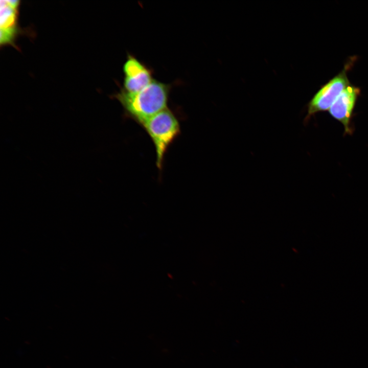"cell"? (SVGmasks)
Wrapping results in <instances>:
<instances>
[{
    "instance_id": "7a4b0ae2",
    "label": "cell",
    "mask_w": 368,
    "mask_h": 368,
    "mask_svg": "<svg viewBox=\"0 0 368 368\" xmlns=\"http://www.w3.org/2000/svg\"><path fill=\"white\" fill-rule=\"evenodd\" d=\"M141 126L152 141L156 152V165L161 170L168 148L180 133L179 121L167 108L150 117Z\"/></svg>"
},
{
    "instance_id": "277c9868",
    "label": "cell",
    "mask_w": 368,
    "mask_h": 368,
    "mask_svg": "<svg viewBox=\"0 0 368 368\" xmlns=\"http://www.w3.org/2000/svg\"><path fill=\"white\" fill-rule=\"evenodd\" d=\"M360 94V89L349 85L336 99L329 109L331 116L341 123L345 133L351 134L353 131L351 121L354 109Z\"/></svg>"
},
{
    "instance_id": "3957f363",
    "label": "cell",
    "mask_w": 368,
    "mask_h": 368,
    "mask_svg": "<svg viewBox=\"0 0 368 368\" xmlns=\"http://www.w3.org/2000/svg\"><path fill=\"white\" fill-rule=\"evenodd\" d=\"M350 65L347 63L341 72L321 86L314 94L307 104L305 123L316 113L329 110L338 97L350 84L347 73Z\"/></svg>"
},
{
    "instance_id": "52a82bcc",
    "label": "cell",
    "mask_w": 368,
    "mask_h": 368,
    "mask_svg": "<svg viewBox=\"0 0 368 368\" xmlns=\"http://www.w3.org/2000/svg\"><path fill=\"white\" fill-rule=\"evenodd\" d=\"M147 68V67L136 58L128 54L123 66L124 77L133 76L144 71Z\"/></svg>"
},
{
    "instance_id": "8992f818",
    "label": "cell",
    "mask_w": 368,
    "mask_h": 368,
    "mask_svg": "<svg viewBox=\"0 0 368 368\" xmlns=\"http://www.w3.org/2000/svg\"><path fill=\"white\" fill-rule=\"evenodd\" d=\"M153 80L151 70L147 68L134 76L124 77L123 89L129 93H137L148 85Z\"/></svg>"
},
{
    "instance_id": "5b68a950",
    "label": "cell",
    "mask_w": 368,
    "mask_h": 368,
    "mask_svg": "<svg viewBox=\"0 0 368 368\" xmlns=\"http://www.w3.org/2000/svg\"><path fill=\"white\" fill-rule=\"evenodd\" d=\"M19 1H1V32L19 35L22 31L18 24Z\"/></svg>"
},
{
    "instance_id": "6da1fadb",
    "label": "cell",
    "mask_w": 368,
    "mask_h": 368,
    "mask_svg": "<svg viewBox=\"0 0 368 368\" xmlns=\"http://www.w3.org/2000/svg\"><path fill=\"white\" fill-rule=\"evenodd\" d=\"M170 85L153 80L142 90L129 93L123 88L113 97L125 114L142 125L152 116L167 108Z\"/></svg>"
}]
</instances>
